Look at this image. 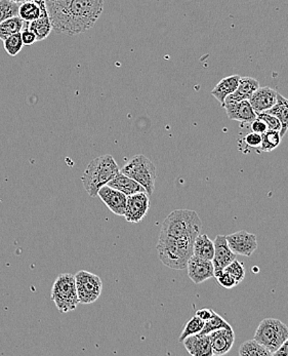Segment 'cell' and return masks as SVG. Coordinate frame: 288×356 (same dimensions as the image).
I'll use <instances>...</instances> for the list:
<instances>
[{"instance_id": "obj_1", "label": "cell", "mask_w": 288, "mask_h": 356, "mask_svg": "<svg viewBox=\"0 0 288 356\" xmlns=\"http://www.w3.org/2000/svg\"><path fill=\"white\" fill-rule=\"evenodd\" d=\"M104 10V0H72L64 34L79 35L94 27Z\"/></svg>"}, {"instance_id": "obj_2", "label": "cell", "mask_w": 288, "mask_h": 356, "mask_svg": "<svg viewBox=\"0 0 288 356\" xmlns=\"http://www.w3.org/2000/svg\"><path fill=\"white\" fill-rule=\"evenodd\" d=\"M195 238H171V237L159 235L157 243V252L159 259L165 266L175 270L185 269L189 259L193 256V245Z\"/></svg>"}, {"instance_id": "obj_3", "label": "cell", "mask_w": 288, "mask_h": 356, "mask_svg": "<svg viewBox=\"0 0 288 356\" xmlns=\"http://www.w3.org/2000/svg\"><path fill=\"white\" fill-rule=\"evenodd\" d=\"M119 172V167L113 156L102 155L90 161L81 177V181L89 195L96 197L99 190L108 184Z\"/></svg>"}, {"instance_id": "obj_4", "label": "cell", "mask_w": 288, "mask_h": 356, "mask_svg": "<svg viewBox=\"0 0 288 356\" xmlns=\"http://www.w3.org/2000/svg\"><path fill=\"white\" fill-rule=\"evenodd\" d=\"M202 224L198 213L191 210H176L167 216L160 230V236L171 238H196L201 233Z\"/></svg>"}, {"instance_id": "obj_5", "label": "cell", "mask_w": 288, "mask_h": 356, "mask_svg": "<svg viewBox=\"0 0 288 356\" xmlns=\"http://www.w3.org/2000/svg\"><path fill=\"white\" fill-rule=\"evenodd\" d=\"M51 298L61 314L76 309L79 299L75 276L70 273L60 274L51 289Z\"/></svg>"}, {"instance_id": "obj_6", "label": "cell", "mask_w": 288, "mask_h": 356, "mask_svg": "<svg viewBox=\"0 0 288 356\" xmlns=\"http://www.w3.org/2000/svg\"><path fill=\"white\" fill-rule=\"evenodd\" d=\"M120 172L137 181L145 188L149 196L155 190L156 167L145 155L133 156L124 165Z\"/></svg>"}, {"instance_id": "obj_7", "label": "cell", "mask_w": 288, "mask_h": 356, "mask_svg": "<svg viewBox=\"0 0 288 356\" xmlns=\"http://www.w3.org/2000/svg\"><path fill=\"white\" fill-rule=\"evenodd\" d=\"M287 338V325L276 318H266L262 321L255 335V340L265 347L272 355L280 348Z\"/></svg>"}, {"instance_id": "obj_8", "label": "cell", "mask_w": 288, "mask_h": 356, "mask_svg": "<svg viewBox=\"0 0 288 356\" xmlns=\"http://www.w3.org/2000/svg\"><path fill=\"white\" fill-rule=\"evenodd\" d=\"M79 303L92 304L98 301L103 291V282L96 274L81 270L75 274Z\"/></svg>"}, {"instance_id": "obj_9", "label": "cell", "mask_w": 288, "mask_h": 356, "mask_svg": "<svg viewBox=\"0 0 288 356\" xmlns=\"http://www.w3.org/2000/svg\"><path fill=\"white\" fill-rule=\"evenodd\" d=\"M231 251L240 256L251 257L257 249V236L253 233L242 230L226 235Z\"/></svg>"}, {"instance_id": "obj_10", "label": "cell", "mask_w": 288, "mask_h": 356, "mask_svg": "<svg viewBox=\"0 0 288 356\" xmlns=\"http://www.w3.org/2000/svg\"><path fill=\"white\" fill-rule=\"evenodd\" d=\"M150 200L147 192H139L128 196L124 217L130 223H139L149 211Z\"/></svg>"}, {"instance_id": "obj_11", "label": "cell", "mask_w": 288, "mask_h": 356, "mask_svg": "<svg viewBox=\"0 0 288 356\" xmlns=\"http://www.w3.org/2000/svg\"><path fill=\"white\" fill-rule=\"evenodd\" d=\"M214 254L212 259V264H214V276L217 277L223 269L233 262L237 258V254H234L228 245L226 235H218L214 241Z\"/></svg>"}, {"instance_id": "obj_12", "label": "cell", "mask_w": 288, "mask_h": 356, "mask_svg": "<svg viewBox=\"0 0 288 356\" xmlns=\"http://www.w3.org/2000/svg\"><path fill=\"white\" fill-rule=\"evenodd\" d=\"M186 268L188 269L189 277L196 284H202L214 276L212 261L204 260L198 257H191Z\"/></svg>"}, {"instance_id": "obj_13", "label": "cell", "mask_w": 288, "mask_h": 356, "mask_svg": "<svg viewBox=\"0 0 288 356\" xmlns=\"http://www.w3.org/2000/svg\"><path fill=\"white\" fill-rule=\"evenodd\" d=\"M223 108H225L226 113H227L228 118L230 120L240 122L242 126L251 124L257 116L248 100L225 103Z\"/></svg>"}, {"instance_id": "obj_14", "label": "cell", "mask_w": 288, "mask_h": 356, "mask_svg": "<svg viewBox=\"0 0 288 356\" xmlns=\"http://www.w3.org/2000/svg\"><path fill=\"white\" fill-rule=\"evenodd\" d=\"M98 196L108 207L112 213L117 216H124L126 200H128V196L126 194L122 193L119 190L111 188L108 185H105L99 190Z\"/></svg>"}, {"instance_id": "obj_15", "label": "cell", "mask_w": 288, "mask_h": 356, "mask_svg": "<svg viewBox=\"0 0 288 356\" xmlns=\"http://www.w3.org/2000/svg\"><path fill=\"white\" fill-rule=\"evenodd\" d=\"M208 335L212 343V355L214 356L227 355L235 342V333L232 327L217 330Z\"/></svg>"}, {"instance_id": "obj_16", "label": "cell", "mask_w": 288, "mask_h": 356, "mask_svg": "<svg viewBox=\"0 0 288 356\" xmlns=\"http://www.w3.org/2000/svg\"><path fill=\"white\" fill-rule=\"evenodd\" d=\"M277 95L278 92L269 88V86H260L249 98V103L253 106V110L255 113L260 114L262 112L268 111L269 109L273 107L277 102Z\"/></svg>"}, {"instance_id": "obj_17", "label": "cell", "mask_w": 288, "mask_h": 356, "mask_svg": "<svg viewBox=\"0 0 288 356\" xmlns=\"http://www.w3.org/2000/svg\"><path fill=\"white\" fill-rule=\"evenodd\" d=\"M186 350L193 356H212L210 335L197 334L183 341Z\"/></svg>"}, {"instance_id": "obj_18", "label": "cell", "mask_w": 288, "mask_h": 356, "mask_svg": "<svg viewBox=\"0 0 288 356\" xmlns=\"http://www.w3.org/2000/svg\"><path fill=\"white\" fill-rule=\"evenodd\" d=\"M260 88V83L253 77H242L233 94L226 98L225 103L240 102V101L249 100L251 95ZM223 103V104H225Z\"/></svg>"}, {"instance_id": "obj_19", "label": "cell", "mask_w": 288, "mask_h": 356, "mask_svg": "<svg viewBox=\"0 0 288 356\" xmlns=\"http://www.w3.org/2000/svg\"><path fill=\"white\" fill-rule=\"evenodd\" d=\"M107 185L111 188L119 190L126 196L133 195V194L139 193V192H146L145 188L141 184H139L137 181L133 180L132 178L120 172Z\"/></svg>"}, {"instance_id": "obj_20", "label": "cell", "mask_w": 288, "mask_h": 356, "mask_svg": "<svg viewBox=\"0 0 288 356\" xmlns=\"http://www.w3.org/2000/svg\"><path fill=\"white\" fill-rule=\"evenodd\" d=\"M24 28L31 30L35 34L37 42L46 40L53 31V26H51V20H49L46 6L42 8V16L37 20L27 23V26Z\"/></svg>"}, {"instance_id": "obj_21", "label": "cell", "mask_w": 288, "mask_h": 356, "mask_svg": "<svg viewBox=\"0 0 288 356\" xmlns=\"http://www.w3.org/2000/svg\"><path fill=\"white\" fill-rule=\"evenodd\" d=\"M240 79H242V76L238 74L225 77V79H223L220 83L217 84L214 90H212V96L218 100V102H220L222 107L223 103H225L226 98H227L229 95L233 94L236 88H238Z\"/></svg>"}, {"instance_id": "obj_22", "label": "cell", "mask_w": 288, "mask_h": 356, "mask_svg": "<svg viewBox=\"0 0 288 356\" xmlns=\"http://www.w3.org/2000/svg\"><path fill=\"white\" fill-rule=\"evenodd\" d=\"M214 254V241L206 234H200L195 238L193 245V256L204 259V260L212 261Z\"/></svg>"}, {"instance_id": "obj_23", "label": "cell", "mask_w": 288, "mask_h": 356, "mask_svg": "<svg viewBox=\"0 0 288 356\" xmlns=\"http://www.w3.org/2000/svg\"><path fill=\"white\" fill-rule=\"evenodd\" d=\"M266 112L278 118L279 122H281L280 136L285 137L288 131V99L278 92L276 104Z\"/></svg>"}, {"instance_id": "obj_24", "label": "cell", "mask_w": 288, "mask_h": 356, "mask_svg": "<svg viewBox=\"0 0 288 356\" xmlns=\"http://www.w3.org/2000/svg\"><path fill=\"white\" fill-rule=\"evenodd\" d=\"M25 22L19 16L12 17L0 23V40H4L16 33H20L24 29Z\"/></svg>"}, {"instance_id": "obj_25", "label": "cell", "mask_w": 288, "mask_h": 356, "mask_svg": "<svg viewBox=\"0 0 288 356\" xmlns=\"http://www.w3.org/2000/svg\"><path fill=\"white\" fill-rule=\"evenodd\" d=\"M238 355L240 356H271L270 353L262 346L259 342L253 340L245 341L239 347Z\"/></svg>"}, {"instance_id": "obj_26", "label": "cell", "mask_w": 288, "mask_h": 356, "mask_svg": "<svg viewBox=\"0 0 288 356\" xmlns=\"http://www.w3.org/2000/svg\"><path fill=\"white\" fill-rule=\"evenodd\" d=\"M281 136L278 131H271L268 129L266 133L262 135V145L260 147V150L263 152H271V151L276 149L277 147L280 145L281 143Z\"/></svg>"}, {"instance_id": "obj_27", "label": "cell", "mask_w": 288, "mask_h": 356, "mask_svg": "<svg viewBox=\"0 0 288 356\" xmlns=\"http://www.w3.org/2000/svg\"><path fill=\"white\" fill-rule=\"evenodd\" d=\"M231 327V325H230L228 321H226L221 315L214 312V315H212L208 321H204L203 329L200 332V334L208 335V334L217 331V330L225 329V327Z\"/></svg>"}, {"instance_id": "obj_28", "label": "cell", "mask_w": 288, "mask_h": 356, "mask_svg": "<svg viewBox=\"0 0 288 356\" xmlns=\"http://www.w3.org/2000/svg\"><path fill=\"white\" fill-rule=\"evenodd\" d=\"M203 325L204 321L195 315L185 325L184 330H183L182 334H180V338H178V342H183L188 337L197 335L203 329Z\"/></svg>"}, {"instance_id": "obj_29", "label": "cell", "mask_w": 288, "mask_h": 356, "mask_svg": "<svg viewBox=\"0 0 288 356\" xmlns=\"http://www.w3.org/2000/svg\"><path fill=\"white\" fill-rule=\"evenodd\" d=\"M3 47L6 49V53L10 56V57H16L24 47L22 42V35L20 33L14 34V35L10 36L3 40Z\"/></svg>"}, {"instance_id": "obj_30", "label": "cell", "mask_w": 288, "mask_h": 356, "mask_svg": "<svg viewBox=\"0 0 288 356\" xmlns=\"http://www.w3.org/2000/svg\"><path fill=\"white\" fill-rule=\"evenodd\" d=\"M20 4L10 0H0V23L19 15Z\"/></svg>"}, {"instance_id": "obj_31", "label": "cell", "mask_w": 288, "mask_h": 356, "mask_svg": "<svg viewBox=\"0 0 288 356\" xmlns=\"http://www.w3.org/2000/svg\"><path fill=\"white\" fill-rule=\"evenodd\" d=\"M225 273H229L234 280H236L238 284L242 282V280L245 278V269L244 264L239 261L234 260L233 262L230 263L225 269H223Z\"/></svg>"}, {"instance_id": "obj_32", "label": "cell", "mask_w": 288, "mask_h": 356, "mask_svg": "<svg viewBox=\"0 0 288 356\" xmlns=\"http://www.w3.org/2000/svg\"><path fill=\"white\" fill-rule=\"evenodd\" d=\"M257 118L265 122L268 129L278 131L280 133L281 122H279L276 116L272 115V114L268 113V112H262V113L257 114Z\"/></svg>"}, {"instance_id": "obj_33", "label": "cell", "mask_w": 288, "mask_h": 356, "mask_svg": "<svg viewBox=\"0 0 288 356\" xmlns=\"http://www.w3.org/2000/svg\"><path fill=\"white\" fill-rule=\"evenodd\" d=\"M216 278L218 280L219 284L223 286V288L233 289L238 286L236 280L229 273H225V271L219 274Z\"/></svg>"}, {"instance_id": "obj_34", "label": "cell", "mask_w": 288, "mask_h": 356, "mask_svg": "<svg viewBox=\"0 0 288 356\" xmlns=\"http://www.w3.org/2000/svg\"><path fill=\"white\" fill-rule=\"evenodd\" d=\"M245 144L247 146L253 147V148H260L262 145V135L260 134L251 133L247 134L246 137L244 138Z\"/></svg>"}, {"instance_id": "obj_35", "label": "cell", "mask_w": 288, "mask_h": 356, "mask_svg": "<svg viewBox=\"0 0 288 356\" xmlns=\"http://www.w3.org/2000/svg\"><path fill=\"white\" fill-rule=\"evenodd\" d=\"M21 35H22L23 44L27 45V47H30V45L34 44V43L37 42L35 34L31 30L28 29V28H24L22 32H21Z\"/></svg>"}, {"instance_id": "obj_36", "label": "cell", "mask_w": 288, "mask_h": 356, "mask_svg": "<svg viewBox=\"0 0 288 356\" xmlns=\"http://www.w3.org/2000/svg\"><path fill=\"white\" fill-rule=\"evenodd\" d=\"M251 129L253 133L260 134V135H263L264 133H266V131H268V127H266L265 122L257 118L251 122Z\"/></svg>"}, {"instance_id": "obj_37", "label": "cell", "mask_w": 288, "mask_h": 356, "mask_svg": "<svg viewBox=\"0 0 288 356\" xmlns=\"http://www.w3.org/2000/svg\"><path fill=\"white\" fill-rule=\"evenodd\" d=\"M214 310L210 309V308H202V309L197 310L196 316H198L200 319H202L203 321H208L210 317L214 315Z\"/></svg>"}, {"instance_id": "obj_38", "label": "cell", "mask_w": 288, "mask_h": 356, "mask_svg": "<svg viewBox=\"0 0 288 356\" xmlns=\"http://www.w3.org/2000/svg\"><path fill=\"white\" fill-rule=\"evenodd\" d=\"M274 356H288V338L281 345L280 348L273 355Z\"/></svg>"}, {"instance_id": "obj_39", "label": "cell", "mask_w": 288, "mask_h": 356, "mask_svg": "<svg viewBox=\"0 0 288 356\" xmlns=\"http://www.w3.org/2000/svg\"><path fill=\"white\" fill-rule=\"evenodd\" d=\"M10 1L16 2V3H23V2L28 1V0H10Z\"/></svg>"}]
</instances>
